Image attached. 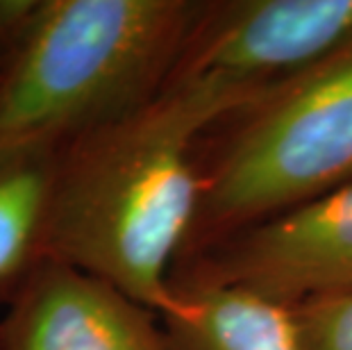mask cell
<instances>
[{
  "instance_id": "6da1fadb",
  "label": "cell",
  "mask_w": 352,
  "mask_h": 350,
  "mask_svg": "<svg viewBox=\"0 0 352 350\" xmlns=\"http://www.w3.org/2000/svg\"><path fill=\"white\" fill-rule=\"evenodd\" d=\"M234 116L221 96L166 82L146 105L59 146L46 257L162 314L200 205L196 148Z\"/></svg>"
},
{
  "instance_id": "7a4b0ae2",
  "label": "cell",
  "mask_w": 352,
  "mask_h": 350,
  "mask_svg": "<svg viewBox=\"0 0 352 350\" xmlns=\"http://www.w3.org/2000/svg\"><path fill=\"white\" fill-rule=\"evenodd\" d=\"M200 3L39 0L0 82V146L66 139L146 105Z\"/></svg>"
},
{
  "instance_id": "3957f363",
  "label": "cell",
  "mask_w": 352,
  "mask_h": 350,
  "mask_svg": "<svg viewBox=\"0 0 352 350\" xmlns=\"http://www.w3.org/2000/svg\"><path fill=\"white\" fill-rule=\"evenodd\" d=\"M226 123L179 257L352 182V46Z\"/></svg>"
},
{
  "instance_id": "277c9868",
  "label": "cell",
  "mask_w": 352,
  "mask_h": 350,
  "mask_svg": "<svg viewBox=\"0 0 352 350\" xmlns=\"http://www.w3.org/2000/svg\"><path fill=\"white\" fill-rule=\"evenodd\" d=\"M352 46V0L200 3L168 82L221 96L234 116Z\"/></svg>"
},
{
  "instance_id": "5b68a950",
  "label": "cell",
  "mask_w": 352,
  "mask_h": 350,
  "mask_svg": "<svg viewBox=\"0 0 352 350\" xmlns=\"http://www.w3.org/2000/svg\"><path fill=\"white\" fill-rule=\"evenodd\" d=\"M175 278L250 287L287 305L352 292V182L179 257Z\"/></svg>"
},
{
  "instance_id": "8992f818",
  "label": "cell",
  "mask_w": 352,
  "mask_h": 350,
  "mask_svg": "<svg viewBox=\"0 0 352 350\" xmlns=\"http://www.w3.org/2000/svg\"><path fill=\"white\" fill-rule=\"evenodd\" d=\"M0 350H170V344L157 311L43 257L5 307Z\"/></svg>"
},
{
  "instance_id": "52a82bcc",
  "label": "cell",
  "mask_w": 352,
  "mask_h": 350,
  "mask_svg": "<svg viewBox=\"0 0 352 350\" xmlns=\"http://www.w3.org/2000/svg\"><path fill=\"white\" fill-rule=\"evenodd\" d=\"M160 318L170 350H305L294 305L241 285L175 278Z\"/></svg>"
},
{
  "instance_id": "ba28073f",
  "label": "cell",
  "mask_w": 352,
  "mask_h": 350,
  "mask_svg": "<svg viewBox=\"0 0 352 350\" xmlns=\"http://www.w3.org/2000/svg\"><path fill=\"white\" fill-rule=\"evenodd\" d=\"M59 146H0V307L46 257V221Z\"/></svg>"
},
{
  "instance_id": "9c48e42d",
  "label": "cell",
  "mask_w": 352,
  "mask_h": 350,
  "mask_svg": "<svg viewBox=\"0 0 352 350\" xmlns=\"http://www.w3.org/2000/svg\"><path fill=\"white\" fill-rule=\"evenodd\" d=\"M305 350H352V292L294 305Z\"/></svg>"
},
{
  "instance_id": "30bf717a",
  "label": "cell",
  "mask_w": 352,
  "mask_h": 350,
  "mask_svg": "<svg viewBox=\"0 0 352 350\" xmlns=\"http://www.w3.org/2000/svg\"><path fill=\"white\" fill-rule=\"evenodd\" d=\"M39 0H0V82L16 53Z\"/></svg>"
}]
</instances>
